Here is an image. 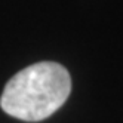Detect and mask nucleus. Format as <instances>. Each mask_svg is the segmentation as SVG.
Masks as SVG:
<instances>
[{
  "label": "nucleus",
  "mask_w": 123,
  "mask_h": 123,
  "mask_svg": "<svg viewBox=\"0 0 123 123\" xmlns=\"http://www.w3.org/2000/svg\"><path fill=\"white\" fill-rule=\"evenodd\" d=\"M71 92V77L58 62L43 61L16 73L6 83L0 105L24 122H40L61 108Z\"/></svg>",
  "instance_id": "f257e3e1"
}]
</instances>
